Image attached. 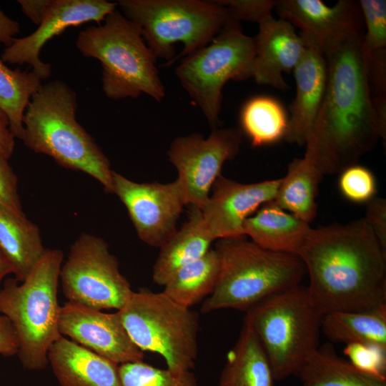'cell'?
Segmentation results:
<instances>
[{
    "label": "cell",
    "instance_id": "21",
    "mask_svg": "<svg viewBox=\"0 0 386 386\" xmlns=\"http://www.w3.org/2000/svg\"><path fill=\"white\" fill-rule=\"evenodd\" d=\"M312 227L273 201L261 206L243 224L244 236L259 246L278 252L297 254Z\"/></svg>",
    "mask_w": 386,
    "mask_h": 386
},
{
    "label": "cell",
    "instance_id": "16",
    "mask_svg": "<svg viewBox=\"0 0 386 386\" xmlns=\"http://www.w3.org/2000/svg\"><path fill=\"white\" fill-rule=\"evenodd\" d=\"M60 334L117 365L143 361L144 354L128 335L118 311L105 313L66 302L61 306Z\"/></svg>",
    "mask_w": 386,
    "mask_h": 386
},
{
    "label": "cell",
    "instance_id": "31",
    "mask_svg": "<svg viewBox=\"0 0 386 386\" xmlns=\"http://www.w3.org/2000/svg\"><path fill=\"white\" fill-rule=\"evenodd\" d=\"M122 386H199L192 371L175 373L143 361L119 365Z\"/></svg>",
    "mask_w": 386,
    "mask_h": 386
},
{
    "label": "cell",
    "instance_id": "37",
    "mask_svg": "<svg viewBox=\"0 0 386 386\" xmlns=\"http://www.w3.org/2000/svg\"><path fill=\"white\" fill-rule=\"evenodd\" d=\"M366 204L365 219L386 250V199L375 197Z\"/></svg>",
    "mask_w": 386,
    "mask_h": 386
},
{
    "label": "cell",
    "instance_id": "29",
    "mask_svg": "<svg viewBox=\"0 0 386 386\" xmlns=\"http://www.w3.org/2000/svg\"><path fill=\"white\" fill-rule=\"evenodd\" d=\"M220 269L219 255L210 249L199 259L177 270L164 284L163 292L178 304L190 307L210 295Z\"/></svg>",
    "mask_w": 386,
    "mask_h": 386
},
{
    "label": "cell",
    "instance_id": "2",
    "mask_svg": "<svg viewBox=\"0 0 386 386\" xmlns=\"http://www.w3.org/2000/svg\"><path fill=\"white\" fill-rule=\"evenodd\" d=\"M297 255L310 277L309 295L323 315L386 304V250L365 218L312 228Z\"/></svg>",
    "mask_w": 386,
    "mask_h": 386
},
{
    "label": "cell",
    "instance_id": "34",
    "mask_svg": "<svg viewBox=\"0 0 386 386\" xmlns=\"http://www.w3.org/2000/svg\"><path fill=\"white\" fill-rule=\"evenodd\" d=\"M343 352L360 370L386 379V349L368 344L350 343L345 345Z\"/></svg>",
    "mask_w": 386,
    "mask_h": 386
},
{
    "label": "cell",
    "instance_id": "4",
    "mask_svg": "<svg viewBox=\"0 0 386 386\" xmlns=\"http://www.w3.org/2000/svg\"><path fill=\"white\" fill-rule=\"evenodd\" d=\"M215 250L219 273L213 292L202 305L204 314L221 309L247 312L262 300L300 285L307 273L297 255L263 248L244 237L219 239Z\"/></svg>",
    "mask_w": 386,
    "mask_h": 386
},
{
    "label": "cell",
    "instance_id": "14",
    "mask_svg": "<svg viewBox=\"0 0 386 386\" xmlns=\"http://www.w3.org/2000/svg\"><path fill=\"white\" fill-rule=\"evenodd\" d=\"M117 6V3L105 0H50L38 28L28 36L14 38L1 59L10 64H27L41 79H45L51 72V64L39 58L45 44L69 27L90 21L100 24Z\"/></svg>",
    "mask_w": 386,
    "mask_h": 386
},
{
    "label": "cell",
    "instance_id": "1",
    "mask_svg": "<svg viewBox=\"0 0 386 386\" xmlns=\"http://www.w3.org/2000/svg\"><path fill=\"white\" fill-rule=\"evenodd\" d=\"M355 34L327 52V79L305 155L322 174H340L357 164L378 141L386 125L376 112L362 49Z\"/></svg>",
    "mask_w": 386,
    "mask_h": 386
},
{
    "label": "cell",
    "instance_id": "26",
    "mask_svg": "<svg viewBox=\"0 0 386 386\" xmlns=\"http://www.w3.org/2000/svg\"><path fill=\"white\" fill-rule=\"evenodd\" d=\"M295 375L302 386H386V379L360 370L327 345L312 352Z\"/></svg>",
    "mask_w": 386,
    "mask_h": 386
},
{
    "label": "cell",
    "instance_id": "8",
    "mask_svg": "<svg viewBox=\"0 0 386 386\" xmlns=\"http://www.w3.org/2000/svg\"><path fill=\"white\" fill-rule=\"evenodd\" d=\"M323 315L300 285L274 295L246 312L244 320L258 337L274 380L296 375L319 347Z\"/></svg>",
    "mask_w": 386,
    "mask_h": 386
},
{
    "label": "cell",
    "instance_id": "38",
    "mask_svg": "<svg viewBox=\"0 0 386 386\" xmlns=\"http://www.w3.org/2000/svg\"><path fill=\"white\" fill-rule=\"evenodd\" d=\"M19 340L10 320L0 315V355L5 357L17 355Z\"/></svg>",
    "mask_w": 386,
    "mask_h": 386
},
{
    "label": "cell",
    "instance_id": "30",
    "mask_svg": "<svg viewBox=\"0 0 386 386\" xmlns=\"http://www.w3.org/2000/svg\"><path fill=\"white\" fill-rule=\"evenodd\" d=\"M41 85V79L33 71L12 69L0 57V109L8 117L15 138L22 140L24 112Z\"/></svg>",
    "mask_w": 386,
    "mask_h": 386
},
{
    "label": "cell",
    "instance_id": "33",
    "mask_svg": "<svg viewBox=\"0 0 386 386\" xmlns=\"http://www.w3.org/2000/svg\"><path fill=\"white\" fill-rule=\"evenodd\" d=\"M339 189L349 201L367 203L377 193V182L374 174L366 167L355 164L340 173Z\"/></svg>",
    "mask_w": 386,
    "mask_h": 386
},
{
    "label": "cell",
    "instance_id": "7",
    "mask_svg": "<svg viewBox=\"0 0 386 386\" xmlns=\"http://www.w3.org/2000/svg\"><path fill=\"white\" fill-rule=\"evenodd\" d=\"M157 58L171 66L207 46L231 19L216 1L119 0Z\"/></svg>",
    "mask_w": 386,
    "mask_h": 386
},
{
    "label": "cell",
    "instance_id": "15",
    "mask_svg": "<svg viewBox=\"0 0 386 386\" xmlns=\"http://www.w3.org/2000/svg\"><path fill=\"white\" fill-rule=\"evenodd\" d=\"M274 9L279 18L300 30L306 44L325 55L351 36L365 31L357 1L340 0L330 6L321 0H279Z\"/></svg>",
    "mask_w": 386,
    "mask_h": 386
},
{
    "label": "cell",
    "instance_id": "20",
    "mask_svg": "<svg viewBox=\"0 0 386 386\" xmlns=\"http://www.w3.org/2000/svg\"><path fill=\"white\" fill-rule=\"evenodd\" d=\"M48 362L61 386H122L119 365L61 336Z\"/></svg>",
    "mask_w": 386,
    "mask_h": 386
},
{
    "label": "cell",
    "instance_id": "12",
    "mask_svg": "<svg viewBox=\"0 0 386 386\" xmlns=\"http://www.w3.org/2000/svg\"><path fill=\"white\" fill-rule=\"evenodd\" d=\"M242 136L240 129L215 127L207 138L194 133L173 140L168 157L178 172L187 205L203 208L224 164L239 153Z\"/></svg>",
    "mask_w": 386,
    "mask_h": 386
},
{
    "label": "cell",
    "instance_id": "41",
    "mask_svg": "<svg viewBox=\"0 0 386 386\" xmlns=\"http://www.w3.org/2000/svg\"><path fill=\"white\" fill-rule=\"evenodd\" d=\"M19 24L9 18L0 9V43L6 47L10 46L14 39V36L19 33Z\"/></svg>",
    "mask_w": 386,
    "mask_h": 386
},
{
    "label": "cell",
    "instance_id": "32",
    "mask_svg": "<svg viewBox=\"0 0 386 386\" xmlns=\"http://www.w3.org/2000/svg\"><path fill=\"white\" fill-rule=\"evenodd\" d=\"M364 21L362 49L365 57L386 56V1H358Z\"/></svg>",
    "mask_w": 386,
    "mask_h": 386
},
{
    "label": "cell",
    "instance_id": "18",
    "mask_svg": "<svg viewBox=\"0 0 386 386\" xmlns=\"http://www.w3.org/2000/svg\"><path fill=\"white\" fill-rule=\"evenodd\" d=\"M254 40L252 78L259 84L286 90L283 74L293 71L302 58L305 50L302 37L290 22L272 17L259 24Z\"/></svg>",
    "mask_w": 386,
    "mask_h": 386
},
{
    "label": "cell",
    "instance_id": "35",
    "mask_svg": "<svg viewBox=\"0 0 386 386\" xmlns=\"http://www.w3.org/2000/svg\"><path fill=\"white\" fill-rule=\"evenodd\" d=\"M224 6L231 19L240 22L247 21L259 24L273 17L277 1L274 0H219L216 1Z\"/></svg>",
    "mask_w": 386,
    "mask_h": 386
},
{
    "label": "cell",
    "instance_id": "42",
    "mask_svg": "<svg viewBox=\"0 0 386 386\" xmlns=\"http://www.w3.org/2000/svg\"><path fill=\"white\" fill-rule=\"evenodd\" d=\"M13 274L11 266L0 250V284L8 274Z\"/></svg>",
    "mask_w": 386,
    "mask_h": 386
},
{
    "label": "cell",
    "instance_id": "23",
    "mask_svg": "<svg viewBox=\"0 0 386 386\" xmlns=\"http://www.w3.org/2000/svg\"><path fill=\"white\" fill-rule=\"evenodd\" d=\"M274 380L265 351L244 320L238 340L227 355L218 386H273Z\"/></svg>",
    "mask_w": 386,
    "mask_h": 386
},
{
    "label": "cell",
    "instance_id": "22",
    "mask_svg": "<svg viewBox=\"0 0 386 386\" xmlns=\"http://www.w3.org/2000/svg\"><path fill=\"white\" fill-rule=\"evenodd\" d=\"M190 209L187 222L159 247L152 279L160 286H164L180 268L204 255L214 241L204 226L200 210Z\"/></svg>",
    "mask_w": 386,
    "mask_h": 386
},
{
    "label": "cell",
    "instance_id": "17",
    "mask_svg": "<svg viewBox=\"0 0 386 386\" xmlns=\"http://www.w3.org/2000/svg\"><path fill=\"white\" fill-rule=\"evenodd\" d=\"M280 179L243 184L220 175L200 210L205 229L214 240L244 237L243 224L264 204L273 201Z\"/></svg>",
    "mask_w": 386,
    "mask_h": 386
},
{
    "label": "cell",
    "instance_id": "6",
    "mask_svg": "<svg viewBox=\"0 0 386 386\" xmlns=\"http://www.w3.org/2000/svg\"><path fill=\"white\" fill-rule=\"evenodd\" d=\"M76 46L84 56L101 63L102 90L108 98H137L142 94L158 102L164 98L157 57L139 29L119 11L109 14L103 24L81 31Z\"/></svg>",
    "mask_w": 386,
    "mask_h": 386
},
{
    "label": "cell",
    "instance_id": "28",
    "mask_svg": "<svg viewBox=\"0 0 386 386\" xmlns=\"http://www.w3.org/2000/svg\"><path fill=\"white\" fill-rule=\"evenodd\" d=\"M241 131L254 147L272 144L284 139L289 116L283 104L267 95L254 96L242 105L239 112Z\"/></svg>",
    "mask_w": 386,
    "mask_h": 386
},
{
    "label": "cell",
    "instance_id": "3",
    "mask_svg": "<svg viewBox=\"0 0 386 386\" xmlns=\"http://www.w3.org/2000/svg\"><path fill=\"white\" fill-rule=\"evenodd\" d=\"M76 92L60 80L42 84L30 99L23 118L22 141L35 153L51 157L64 168L84 172L113 194L111 164L93 137L76 119Z\"/></svg>",
    "mask_w": 386,
    "mask_h": 386
},
{
    "label": "cell",
    "instance_id": "9",
    "mask_svg": "<svg viewBox=\"0 0 386 386\" xmlns=\"http://www.w3.org/2000/svg\"><path fill=\"white\" fill-rule=\"evenodd\" d=\"M135 345L160 355L175 373L191 371L198 354V315L163 292H133L118 310Z\"/></svg>",
    "mask_w": 386,
    "mask_h": 386
},
{
    "label": "cell",
    "instance_id": "5",
    "mask_svg": "<svg viewBox=\"0 0 386 386\" xmlns=\"http://www.w3.org/2000/svg\"><path fill=\"white\" fill-rule=\"evenodd\" d=\"M63 259L61 249H46L21 284L8 278L0 287V314L12 324L19 340L17 356L29 370L46 367L50 347L62 336L57 292Z\"/></svg>",
    "mask_w": 386,
    "mask_h": 386
},
{
    "label": "cell",
    "instance_id": "36",
    "mask_svg": "<svg viewBox=\"0 0 386 386\" xmlns=\"http://www.w3.org/2000/svg\"><path fill=\"white\" fill-rule=\"evenodd\" d=\"M0 208L25 215L18 192V179L9 159L0 157Z\"/></svg>",
    "mask_w": 386,
    "mask_h": 386
},
{
    "label": "cell",
    "instance_id": "10",
    "mask_svg": "<svg viewBox=\"0 0 386 386\" xmlns=\"http://www.w3.org/2000/svg\"><path fill=\"white\" fill-rule=\"evenodd\" d=\"M254 37L231 19L204 47L181 59L175 74L212 128L219 125L222 89L229 80L253 77Z\"/></svg>",
    "mask_w": 386,
    "mask_h": 386
},
{
    "label": "cell",
    "instance_id": "39",
    "mask_svg": "<svg viewBox=\"0 0 386 386\" xmlns=\"http://www.w3.org/2000/svg\"><path fill=\"white\" fill-rule=\"evenodd\" d=\"M15 147V137L6 114L0 109V157L9 159Z\"/></svg>",
    "mask_w": 386,
    "mask_h": 386
},
{
    "label": "cell",
    "instance_id": "11",
    "mask_svg": "<svg viewBox=\"0 0 386 386\" xmlns=\"http://www.w3.org/2000/svg\"><path fill=\"white\" fill-rule=\"evenodd\" d=\"M67 302L96 310H119L133 290L102 238L83 232L62 263L59 282Z\"/></svg>",
    "mask_w": 386,
    "mask_h": 386
},
{
    "label": "cell",
    "instance_id": "24",
    "mask_svg": "<svg viewBox=\"0 0 386 386\" xmlns=\"http://www.w3.org/2000/svg\"><path fill=\"white\" fill-rule=\"evenodd\" d=\"M0 250L11 266L14 278L23 282L44 254L39 227L26 215L0 208Z\"/></svg>",
    "mask_w": 386,
    "mask_h": 386
},
{
    "label": "cell",
    "instance_id": "40",
    "mask_svg": "<svg viewBox=\"0 0 386 386\" xmlns=\"http://www.w3.org/2000/svg\"><path fill=\"white\" fill-rule=\"evenodd\" d=\"M24 14L34 24L39 25L46 12L50 0H19Z\"/></svg>",
    "mask_w": 386,
    "mask_h": 386
},
{
    "label": "cell",
    "instance_id": "19",
    "mask_svg": "<svg viewBox=\"0 0 386 386\" xmlns=\"http://www.w3.org/2000/svg\"><path fill=\"white\" fill-rule=\"evenodd\" d=\"M305 43V42H304ZM305 44V52L293 69L295 96L290 106V116L285 141L305 145L323 101L327 79L325 54Z\"/></svg>",
    "mask_w": 386,
    "mask_h": 386
},
{
    "label": "cell",
    "instance_id": "27",
    "mask_svg": "<svg viewBox=\"0 0 386 386\" xmlns=\"http://www.w3.org/2000/svg\"><path fill=\"white\" fill-rule=\"evenodd\" d=\"M321 330L333 342L368 344L386 349V304L362 312L326 313Z\"/></svg>",
    "mask_w": 386,
    "mask_h": 386
},
{
    "label": "cell",
    "instance_id": "13",
    "mask_svg": "<svg viewBox=\"0 0 386 386\" xmlns=\"http://www.w3.org/2000/svg\"><path fill=\"white\" fill-rule=\"evenodd\" d=\"M113 194L124 204L139 238L160 247L176 232L183 209L187 206L177 179L169 183L134 182L114 171Z\"/></svg>",
    "mask_w": 386,
    "mask_h": 386
},
{
    "label": "cell",
    "instance_id": "25",
    "mask_svg": "<svg viewBox=\"0 0 386 386\" xmlns=\"http://www.w3.org/2000/svg\"><path fill=\"white\" fill-rule=\"evenodd\" d=\"M322 174L305 155L293 159L273 202L301 220L310 223L317 215L318 187Z\"/></svg>",
    "mask_w": 386,
    "mask_h": 386
}]
</instances>
